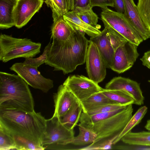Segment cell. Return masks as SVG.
<instances>
[{"mask_svg": "<svg viewBox=\"0 0 150 150\" xmlns=\"http://www.w3.org/2000/svg\"><path fill=\"white\" fill-rule=\"evenodd\" d=\"M85 33L74 30L71 37L65 41L52 40L45 64L54 71H62L64 74L72 72L77 67L83 64L89 40Z\"/></svg>", "mask_w": 150, "mask_h": 150, "instance_id": "cell-1", "label": "cell"}, {"mask_svg": "<svg viewBox=\"0 0 150 150\" xmlns=\"http://www.w3.org/2000/svg\"><path fill=\"white\" fill-rule=\"evenodd\" d=\"M0 125L13 135L25 138L42 146L46 119L40 112H28L0 105Z\"/></svg>", "mask_w": 150, "mask_h": 150, "instance_id": "cell-2", "label": "cell"}, {"mask_svg": "<svg viewBox=\"0 0 150 150\" xmlns=\"http://www.w3.org/2000/svg\"><path fill=\"white\" fill-rule=\"evenodd\" d=\"M28 84L20 76L0 72V105L28 112H35Z\"/></svg>", "mask_w": 150, "mask_h": 150, "instance_id": "cell-3", "label": "cell"}, {"mask_svg": "<svg viewBox=\"0 0 150 150\" xmlns=\"http://www.w3.org/2000/svg\"><path fill=\"white\" fill-rule=\"evenodd\" d=\"M41 44L27 38H18L8 35H0V60L6 62L20 57H33L40 52Z\"/></svg>", "mask_w": 150, "mask_h": 150, "instance_id": "cell-4", "label": "cell"}, {"mask_svg": "<svg viewBox=\"0 0 150 150\" xmlns=\"http://www.w3.org/2000/svg\"><path fill=\"white\" fill-rule=\"evenodd\" d=\"M132 105L127 106L117 113L96 123L89 125L83 124L96 134L93 143L105 139L116 138L132 116Z\"/></svg>", "mask_w": 150, "mask_h": 150, "instance_id": "cell-5", "label": "cell"}, {"mask_svg": "<svg viewBox=\"0 0 150 150\" xmlns=\"http://www.w3.org/2000/svg\"><path fill=\"white\" fill-rule=\"evenodd\" d=\"M100 15L105 27L113 29L128 42L137 46L143 41L124 13L114 11L107 7L102 8Z\"/></svg>", "mask_w": 150, "mask_h": 150, "instance_id": "cell-6", "label": "cell"}, {"mask_svg": "<svg viewBox=\"0 0 150 150\" xmlns=\"http://www.w3.org/2000/svg\"><path fill=\"white\" fill-rule=\"evenodd\" d=\"M74 129L70 130L61 122L58 117L52 116L46 120V126L42 146L47 145L46 148L57 149L60 146L69 144L74 138ZM44 147V146H43Z\"/></svg>", "mask_w": 150, "mask_h": 150, "instance_id": "cell-7", "label": "cell"}, {"mask_svg": "<svg viewBox=\"0 0 150 150\" xmlns=\"http://www.w3.org/2000/svg\"><path fill=\"white\" fill-rule=\"evenodd\" d=\"M10 69L16 73L29 85L44 92H47L54 86L53 81L44 77L37 67L21 62L14 64Z\"/></svg>", "mask_w": 150, "mask_h": 150, "instance_id": "cell-8", "label": "cell"}, {"mask_svg": "<svg viewBox=\"0 0 150 150\" xmlns=\"http://www.w3.org/2000/svg\"><path fill=\"white\" fill-rule=\"evenodd\" d=\"M63 84L74 95L80 102L95 93L101 91L103 89L89 78L82 75L69 76Z\"/></svg>", "mask_w": 150, "mask_h": 150, "instance_id": "cell-9", "label": "cell"}, {"mask_svg": "<svg viewBox=\"0 0 150 150\" xmlns=\"http://www.w3.org/2000/svg\"><path fill=\"white\" fill-rule=\"evenodd\" d=\"M85 62L88 78L98 84L105 78L106 66L96 45L89 40Z\"/></svg>", "mask_w": 150, "mask_h": 150, "instance_id": "cell-10", "label": "cell"}, {"mask_svg": "<svg viewBox=\"0 0 150 150\" xmlns=\"http://www.w3.org/2000/svg\"><path fill=\"white\" fill-rule=\"evenodd\" d=\"M137 46L127 41L118 47L115 52L111 69L119 74L129 69L139 56Z\"/></svg>", "mask_w": 150, "mask_h": 150, "instance_id": "cell-11", "label": "cell"}, {"mask_svg": "<svg viewBox=\"0 0 150 150\" xmlns=\"http://www.w3.org/2000/svg\"><path fill=\"white\" fill-rule=\"evenodd\" d=\"M44 0H16L13 11L15 26L20 28L25 25L40 9Z\"/></svg>", "mask_w": 150, "mask_h": 150, "instance_id": "cell-12", "label": "cell"}, {"mask_svg": "<svg viewBox=\"0 0 150 150\" xmlns=\"http://www.w3.org/2000/svg\"><path fill=\"white\" fill-rule=\"evenodd\" d=\"M105 88L107 90H124L134 100V104L138 105L144 104V98L139 84L135 81L121 76L115 77L106 84Z\"/></svg>", "mask_w": 150, "mask_h": 150, "instance_id": "cell-13", "label": "cell"}, {"mask_svg": "<svg viewBox=\"0 0 150 150\" xmlns=\"http://www.w3.org/2000/svg\"><path fill=\"white\" fill-rule=\"evenodd\" d=\"M53 98L55 110L53 116L58 118L65 114L73 106L79 101L63 84L59 86L57 92L54 94Z\"/></svg>", "mask_w": 150, "mask_h": 150, "instance_id": "cell-14", "label": "cell"}, {"mask_svg": "<svg viewBox=\"0 0 150 150\" xmlns=\"http://www.w3.org/2000/svg\"><path fill=\"white\" fill-rule=\"evenodd\" d=\"M124 14L143 40L150 38V31L142 20L134 0H123Z\"/></svg>", "mask_w": 150, "mask_h": 150, "instance_id": "cell-15", "label": "cell"}, {"mask_svg": "<svg viewBox=\"0 0 150 150\" xmlns=\"http://www.w3.org/2000/svg\"><path fill=\"white\" fill-rule=\"evenodd\" d=\"M89 40L96 45L107 68L111 69L115 51L111 43L107 29L105 28L100 34L91 37Z\"/></svg>", "mask_w": 150, "mask_h": 150, "instance_id": "cell-16", "label": "cell"}, {"mask_svg": "<svg viewBox=\"0 0 150 150\" xmlns=\"http://www.w3.org/2000/svg\"><path fill=\"white\" fill-rule=\"evenodd\" d=\"M63 16L65 21L72 28L83 31L91 37L98 35L101 32L98 28L85 23L72 11H69Z\"/></svg>", "mask_w": 150, "mask_h": 150, "instance_id": "cell-17", "label": "cell"}, {"mask_svg": "<svg viewBox=\"0 0 150 150\" xmlns=\"http://www.w3.org/2000/svg\"><path fill=\"white\" fill-rule=\"evenodd\" d=\"M16 0H0V28L7 29L15 26L13 11Z\"/></svg>", "mask_w": 150, "mask_h": 150, "instance_id": "cell-18", "label": "cell"}, {"mask_svg": "<svg viewBox=\"0 0 150 150\" xmlns=\"http://www.w3.org/2000/svg\"><path fill=\"white\" fill-rule=\"evenodd\" d=\"M53 22L51 29V38L61 41L68 40L74 30L66 22L63 16Z\"/></svg>", "mask_w": 150, "mask_h": 150, "instance_id": "cell-19", "label": "cell"}, {"mask_svg": "<svg viewBox=\"0 0 150 150\" xmlns=\"http://www.w3.org/2000/svg\"><path fill=\"white\" fill-rule=\"evenodd\" d=\"M80 102L83 112L85 113L105 105L117 103L108 98L102 91L95 93Z\"/></svg>", "mask_w": 150, "mask_h": 150, "instance_id": "cell-20", "label": "cell"}, {"mask_svg": "<svg viewBox=\"0 0 150 150\" xmlns=\"http://www.w3.org/2000/svg\"><path fill=\"white\" fill-rule=\"evenodd\" d=\"M82 111L80 102L73 106L64 115L59 117L61 122L68 129L73 130L79 121Z\"/></svg>", "mask_w": 150, "mask_h": 150, "instance_id": "cell-21", "label": "cell"}, {"mask_svg": "<svg viewBox=\"0 0 150 150\" xmlns=\"http://www.w3.org/2000/svg\"><path fill=\"white\" fill-rule=\"evenodd\" d=\"M121 140L127 144L150 147V132L130 131L122 137Z\"/></svg>", "mask_w": 150, "mask_h": 150, "instance_id": "cell-22", "label": "cell"}, {"mask_svg": "<svg viewBox=\"0 0 150 150\" xmlns=\"http://www.w3.org/2000/svg\"><path fill=\"white\" fill-rule=\"evenodd\" d=\"M79 132L78 135L74 137L69 144L77 146H84L94 142L96 134L85 125L80 123L78 125Z\"/></svg>", "mask_w": 150, "mask_h": 150, "instance_id": "cell-23", "label": "cell"}, {"mask_svg": "<svg viewBox=\"0 0 150 150\" xmlns=\"http://www.w3.org/2000/svg\"><path fill=\"white\" fill-rule=\"evenodd\" d=\"M147 110L148 108L146 106L140 107L132 115L122 131L115 140L113 144H115L119 142L122 137L128 132L131 131L135 127L139 124L146 114Z\"/></svg>", "mask_w": 150, "mask_h": 150, "instance_id": "cell-24", "label": "cell"}, {"mask_svg": "<svg viewBox=\"0 0 150 150\" xmlns=\"http://www.w3.org/2000/svg\"><path fill=\"white\" fill-rule=\"evenodd\" d=\"M72 11L87 24L98 29L100 28V26L97 24L98 17L94 12L90 5L84 7H76Z\"/></svg>", "mask_w": 150, "mask_h": 150, "instance_id": "cell-25", "label": "cell"}, {"mask_svg": "<svg viewBox=\"0 0 150 150\" xmlns=\"http://www.w3.org/2000/svg\"><path fill=\"white\" fill-rule=\"evenodd\" d=\"M101 91L108 98L116 103L126 106L134 103V100L124 90L103 88Z\"/></svg>", "mask_w": 150, "mask_h": 150, "instance_id": "cell-26", "label": "cell"}, {"mask_svg": "<svg viewBox=\"0 0 150 150\" xmlns=\"http://www.w3.org/2000/svg\"><path fill=\"white\" fill-rule=\"evenodd\" d=\"M124 108L91 115H89L86 113L83 112L81 113L79 121L80 123L84 124L87 125L93 124L114 115L121 111Z\"/></svg>", "mask_w": 150, "mask_h": 150, "instance_id": "cell-27", "label": "cell"}, {"mask_svg": "<svg viewBox=\"0 0 150 150\" xmlns=\"http://www.w3.org/2000/svg\"><path fill=\"white\" fill-rule=\"evenodd\" d=\"M45 2L52 10L53 21L69 11L67 0H46Z\"/></svg>", "mask_w": 150, "mask_h": 150, "instance_id": "cell-28", "label": "cell"}, {"mask_svg": "<svg viewBox=\"0 0 150 150\" xmlns=\"http://www.w3.org/2000/svg\"><path fill=\"white\" fill-rule=\"evenodd\" d=\"M16 149V145L13 136L0 125V150Z\"/></svg>", "mask_w": 150, "mask_h": 150, "instance_id": "cell-29", "label": "cell"}, {"mask_svg": "<svg viewBox=\"0 0 150 150\" xmlns=\"http://www.w3.org/2000/svg\"><path fill=\"white\" fill-rule=\"evenodd\" d=\"M137 6L142 20L150 31V0H138Z\"/></svg>", "mask_w": 150, "mask_h": 150, "instance_id": "cell-30", "label": "cell"}, {"mask_svg": "<svg viewBox=\"0 0 150 150\" xmlns=\"http://www.w3.org/2000/svg\"><path fill=\"white\" fill-rule=\"evenodd\" d=\"M12 135L15 141L16 150H44L45 149V147L37 144L27 139Z\"/></svg>", "mask_w": 150, "mask_h": 150, "instance_id": "cell-31", "label": "cell"}, {"mask_svg": "<svg viewBox=\"0 0 150 150\" xmlns=\"http://www.w3.org/2000/svg\"><path fill=\"white\" fill-rule=\"evenodd\" d=\"M50 42L45 47L42 54L36 58L30 57L25 58L23 63L25 64L29 65L37 68L41 64L45 63L47 61L48 53L52 46Z\"/></svg>", "mask_w": 150, "mask_h": 150, "instance_id": "cell-32", "label": "cell"}, {"mask_svg": "<svg viewBox=\"0 0 150 150\" xmlns=\"http://www.w3.org/2000/svg\"><path fill=\"white\" fill-rule=\"evenodd\" d=\"M116 138L105 139L93 143L78 149L82 150H106L112 149L113 142Z\"/></svg>", "mask_w": 150, "mask_h": 150, "instance_id": "cell-33", "label": "cell"}, {"mask_svg": "<svg viewBox=\"0 0 150 150\" xmlns=\"http://www.w3.org/2000/svg\"><path fill=\"white\" fill-rule=\"evenodd\" d=\"M108 31L110 41L115 52L120 46L128 41L123 36L113 29L109 27H105Z\"/></svg>", "mask_w": 150, "mask_h": 150, "instance_id": "cell-34", "label": "cell"}, {"mask_svg": "<svg viewBox=\"0 0 150 150\" xmlns=\"http://www.w3.org/2000/svg\"><path fill=\"white\" fill-rule=\"evenodd\" d=\"M127 106L118 103L108 104L100 107L93 110L89 111L86 113L89 115H91L98 113L109 112L123 108H125Z\"/></svg>", "mask_w": 150, "mask_h": 150, "instance_id": "cell-35", "label": "cell"}, {"mask_svg": "<svg viewBox=\"0 0 150 150\" xmlns=\"http://www.w3.org/2000/svg\"><path fill=\"white\" fill-rule=\"evenodd\" d=\"M90 5L92 8L94 6L102 8L108 6L113 7V0H90Z\"/></svg>", "mask_w": 150, "mask_h": 150, "instance_id": "cell-36", "label": "cell"}, {"mask_svg": "<svg viewBox=\"0 0 150 150\" xmlns=\"http://www.w3.org/2000/svg\"><path fill=\"white\" fill-rule=\"evenodd\" d=\"M113 7L117 12L124 13L125 8L123 0H113Z\"/></svg>", "mask_w": 150, "mask_h": 150, "instance_id": "cell-37", "label": "cell"}, {"mask_svg": "<svg viewBox=\"0 0 150 150\" xmlns=\"http://www.w3.org/2000/svg\"><path fill=\"white\" fill-rule=\"evenodd\" d=\"M140 59L143 65L150 69V50L145 52Z\"/></svg>", "mask_w": 150, "mask_h": 150, "instance_id": "cell-38", "label": "cell"}, {"mask_svg": "<svg viewBox=\"0 0 150 150\" xmlns=\"http://www.w3.org/2000/svg\"><path fill=\"white\" fill-rule=\"evenodd\" d=\"M73 10L76 7H84L90 5V0H73Z\"/></svg>", "mask_w": 150, "mask_h": 150, "instance_id": "cell-39", "label": "cell"}, {"mask_svg": "<svg viewBox=\"0 0 150 150\" xmlns=\"http://www.w3.org/2000/svg\"><path fill=\"white\" fill-rule=\"evenodd\" d=\"M73 0H67L69 11H72L73 9Z\"/></svg>", "mask_w": 150, "mask_h": 150, "instance_id": "cell-40", "label": "cell"}, {"mask_svg": "<svg viewBox=\"0 0 150 150\" xmlns=\"http://www.w3.org/2000/svg\"><path fill=\"white\" fill-rule=\"evenodd\" d=\"M145 127L147 130L150 131V119L147 121Z\"/></svg>", "mask_w": 150, "mask_h": 150, "instance_id": "cell-41", "label": "cell"}, {"mask_svg": "<svg viewBox=\"0 0 150 150\" xmlns=\"http://www.w3.org/2000/svg\"><path fill=\"white\" fill-rule=\"evenodd\" d=\"M149 81L150 83V80Z\"/></svg>", "mask_w": 150, "mask_h": 150, "instance_id": "cell-42", "label": "cell"}]
</instances>
